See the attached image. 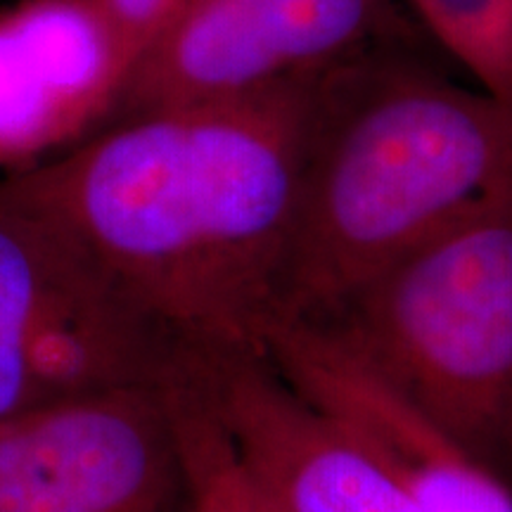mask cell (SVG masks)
Segmentation results:
<instances>
[{"instance_id":"1","label":"cell","mask_w":512,"mask_h":512,"mask_svg":"<svg viewBox=\"0 0 512 512\" xmlns=\"http://www.w3.org/2000/svg\"><path fill=\"white\" fill-rule=\"evenodd\" d=\"M320 76L121 121L3 178L178 366L268 358Z\"/></svg>"},{"instance_id":"11","label":"cell","mask_w":512,"mask_h":512,"mask_svg":"<svg viewBox=\"0 0 512 512\" xmlns=\"http://www.w3.org/2000/svg\"><path fill=\"white\" fill-rule=\"evenodd\" d=\"M484 91L512 105V0H399Z\"/></svg>"},{"instance_id":"10","label":"cell","mask_w":512,"mask_h":512,"mask_svg":"<svg viewBox=\"0 0 512 512\" xmlns=\"http://www.w3.org/2000/svg\"><path fill=\"white\" fill-rule=\"evenodd\" d=\"M181 425L188 503L183 512H278L230 444L200 389L190 380L171 384Z\"/></svg>"},{"instance_id":"6","label":"cell","mask_w":512,"mask_h":512,"mask_svg":"<svg viewBox=\"0 0 512 512\" xmlns=\"http://www.w3.org/2000/svg\"><path fill=\"white\" fill-rule=\"evenodd\" d=\"M171 384H124L0 420V512H183Z\"/></svg>"},{"instance_id":"4","label":"cell","mask_w":512,"mask_h":512,"mask_svg":"<svg viewBox=\"0 0 512 512\" xmlns=\"http://www.w3.org/2000/svg\"><path fill=\"white\" fill-rule=\"evenodd\" d=\"M176 373L171 351L102 290L62 230L0 178V420Z\"/></svg>"},{"instance_id":"3","label":"cell","mask_w":512,"mask_h":512,"mask_svg":"<svg viewBox=\"0 0 512 512\" xmlns=\"http://www.w3.org/2000/svg\"><path fill=\"white\" fill-rule=\"evenodd\" d=\"M311 325L512 477V200L415 247Z\"/></svg>"},{"instance_id":"7","label":"cell","mask_w":512,"mask_h":512,"mask_svg":"<svg viewBox=\"0 0 512 512\" xmlns=\"http://www.w3.org/2000/svg\"><path fill=\"white\" fill-rule=\"evenodd\" d=\"M278 512H420L380 453L261 356L185 368Z\"/></svg>"},{"instance_id":"2","label":"cell","mask_w":512,"mask_h":512,"mask_svg":"<svg viewBox=\"0 0 512 512\" xmlns=\"http://www.w3.org/2000/svg\"><path fill=\"white\" fill-rule=\"evenodd\" d=\"M512 200V105L401 36L320 76L280 323H320L401 256Z\"/></svg>"},{"instance_id":"9","label":"cell","mask_w":512,"mask_h":512,"mask_svg":"<svg viewBox=\"0 0 512 512\" xmlns=\"http://www.w3.org/2000/svg\"><path fill=\"white\" fill-rule=\"evenodd\" d=\"M268 361L306 399L361 434L420 512H512V482L396 394L335 335L280 323Z\"/></svg>"},{"instance_id":"8","label":"cell","mask_w":512,"mask_h":512,"mask_svg":"<svg viewBox=\"0 0 512 512\" xmlns=\"http://www.w3.org/2000/svg\"><path fill=\"white\" fill-rule=\"evenodd\" d=\"M138 48L102 0H15L0 8V178L98 133Z\"/></svg>"},{"instance_id":"5","label":"cell","mask_w":512,"mask_h":512,"mask_svg":"<svg viewBox=\"0 0 512 512\" xmlns=\"http://www.w3.org/2000/svg\"><path fill=\"white\" fill-rule=\"evenodd\" d=\"M401 17L399 0H192L140 53L102 128L313 79L408 36Z\"/></svg>"},{"instance_id":"12","label":"cell","mask_w":512,"mask_h":512,"mask_svg":"<svg viewBox=\"0 0 512 512\" xmlns=\"http://www.w3.org/2000/svg\"><path fill=\"white\" fill-rule=\"evenodd\" d=\"M114 22L138 48V57L192 0H102Z\"/></svg>"}]
</instances>
